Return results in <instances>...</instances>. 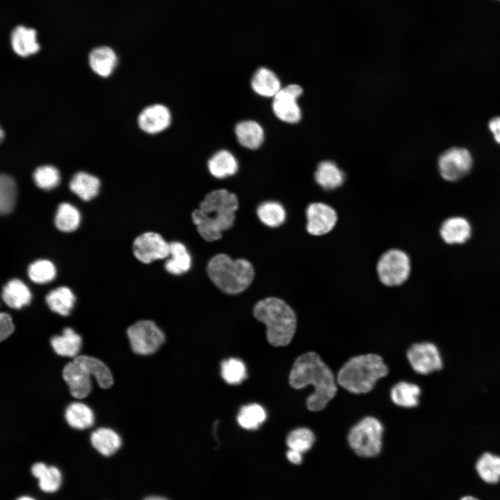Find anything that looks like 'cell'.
Returning <instances> with one entry per match:
<instances>
[{
	"instance_id": "obj_1",
	"label": "cell",
	"mask_w": 500,
	"mask_h": 500,
	"mask_svg": "<svg viewBox=\"0 0 500 500\" xmlns=\"http://www.w3.org/2000/svg\"><path fill=\"white\" fill-rule=\"evenodd\" d=\"M289 383L294 389L312 385L314 391L307 397L310 411H319L335 396L337 380L329 367L315 352L309 351L294 361L289 375Z\"/></svg>"
},
{
	"instance_id": "obj_2",
	"label": "cell",
	"mask_w": 500,
	"mask_h": 500,
	"mask_svg": "<svg viewBox=\"0 0 500 500\" xmlns=\"http://www.w3.org/2000/svg\"><path fill=\"white\" fill-rule=\"evenodd\" d=\"M238 206L235 194L226 189L214 190L206 195L199 208L192 212V219L206 241H216L222 237L223 231L233 226Z\"/></svg>"
},
{
	"instance_id": "obj_3",
	"label": "cell",
	"mask_w": 500,
	"mask_h": 500,
	"mask_svg": "<svg viewBox=\"0 0 500 500\" xmlns=\"http://www.w3.org/2000/svg\"><path fill=\"white\" fill-rule=\"evenodd\" d=\"M253 315L265 324L270 344L284 347L290 343L297 328V316L286 302L277 297H267L255 304Z\"/></svg>"
},
{
	"instance_id": "obj_4",
	"label": "cell",
	"mask_w": 500,
	"mask_h": 500,
	"mask_svg": "<svg viewBox=\"0 0 500 500\" xmlns=\"http://www.w3.org/2000/svg\"><path fill=\"white\" fill-rule=\"evenodd\" d=\"M388 367L383 358L369 353L353 356L340 369L337 383L353 394H365L374 388L376 381L385 377Z\"/></svg>"
},
{
	"instance_id": "obj_5",
	"label": "cell",
	"mask_w": 500,
	"mask_h": 500,
	"mask_svg": "<svg viewBox=\"0 0 500 500\" xmlns=\"http://www.w3.org/2000/svg\"><path fill=\"white\" fill-rule=\"evenodd\" d=\"M207 274L223 292L238 294L247 289L253 281V265L244 258L235 260L225 253L214 256L208 262Z\"/></svg>"
},
{
	"instance_id": "obj_6",
	"label": "cell",
	"mask_w": 500,
	"mask_h": 500,
	"mask_svg": "<svg viewBox=\"0 0 500 500\" xmlns=\"http://www.w3.org/2000/svg\"><path fill=\"white\" fill-rule=\"evenodd\" d=\"M383 426L374 417H365L350 429L347 440L360 456L370 458L379 454L382 447Z\"/></svg>"
},
{
	"instance_id": "obj_7",
	"label": "cell",
	"mask_w": 500,
	"mask_h": 500,
	"mask_svg": "<svg viewBox=\"0 0 500 500\" xmlns=\"http://www.w3.org/2000/svg\"><path fill=\"white\" fill-rule=\"evenodd\" d=\"M377 273L381 282L386 286H398L408 278L410 260L408 256L399 249H390L379 258Z\"/></svg>"
},
{
	"instance_id": "obj_8",
	"label": "cell",
	"mask_w": 500,
	"mask_h": 500,
	"mask_svg": "<svg viewBox=\"0 0 500 500\" xmlns=\"http://www.w3.org/2000/svg\"><path fill=\"white\" fill-rule=\"evenodd\" d=\"M127 335L132 350L140 355L154 353L165 340L164 333L151 320H140L131 325Z\"/></svg>"
},
{
	"instance_id": "obj_9",
	"label": "cell",
	"mask_w": 500,
	"mask_h": 500,
	"mask_svg": "<svg viewBox=\"0 0 500 500\" xmlns=\"http://www.w3.org/2000/svg\"><path fill=\"white\" fill-rule=\"evenodd\" d=\"M469 151L461 147H452L439 158L438 169L441 176L447 181H456L465 176L472 167Z\"/></svg>"
},
{
	"instance_id": "obj_10",
	"label": "cell",
	"mask_w": 500,
	"mask_h": 500,
	"mask_svg": "<svg viewBox=\"0 0 500 500\" xmlns=\"http://www.w3.org/2000/svg\"><path fill=\"white\" fill-rule=\"evenodd\" d=\"M407 358L412 369L426 375L442 368V359L433 343L423 342L412 344L407 351Z\"/></svg>"
},
{
	"instance_id": "obj_11",
	"label": "cell",
	"mask_w": 500,
	"mask_h": 500,
	"mask_svg": "<svg viewBox=\"0 0 500 500\" xmlns=\"http://www.w3.org/2000/svg\"><path fill=\"white\" fill-rule=\"evenodd\" d=\"M302 92V88L297 84L281 88L273 97L272 109L276 117L286 123L298 122L301 119V113L297 99Z\"/></svg>"
},
{
	"instance_id": "obj_12",
	"label": "cell",
	"mask_w": 500,
	"mask_h": 500,
	"mask_svg": "<svg viewBox=\"0 0 500 500\" xmlns=\"http://www.w3.org/2000/svg\"><path fill=\"white\" fill-rule=\"evenodd\" d=\"M133 251L139 261L149 264L169 256V243L158 233L146 232L135 239Z\"/></svg>"
},
{
	"instance_id": "obj_13",
	"label": "cell",
	"mask_w": 500,
	"mask_h": 500,
	"mask_svg": "<svg viewBox=\"0 0 500 500\" xmlns=\"http://www.w3.org/2000/svg\"><path fill=\"white\" fill-rule=\"evenodd\" d=\"M307 231L312 235H322L329 233L335 226L338 215L330 206L315 202L309 204L306 211Z\"/></svg>"
},
{
	"instance_id": "obj_14",
	"label": "cell",
	"mask_w": 500,
	"mask_h": 500,
	"mask_svg": "<svg viewBox=\"0 0 500 500\" xmlns=\"http://www.w3.org/2000/svg\"><path fill=\"white\" fill-rule=\"evenodd\" d=\"M172 122L169 110L164 105L153 104L145 108L139 115L138 124L144 132L155 134L169 127Z\"/></svg>"
},
{
	"instance_id": "obj_15",
	"label": "cell",
	"mask_w": 500,
	"mask_h": 500,
	"mask_svg": "<svg viewBox=\"0 0 500 500\" xmlns=\"http://www.w3.org/2000/svg\"><path fill=\"white\" fill-rule=\"evenodd\" d=\"M62 377L69 386L71 395L74 398L83 399L90 392V375L74 360L65 366Z\"/></svg>"
},
{
	"instance_id": "obj_16",
	"label": "cell",
	"mask_w": 500,
	"mask_h": 500,
	"mask_svg": "<svg viewBox=\"0 0 500 500\" xmlns=\"http://www.w3.org/2000/svg\"><path fill=\"white\" fill-rule=\"evenodd\" d=\"M472 228L469 222L463 217H451L444 220L440 228L442 240L449 244L465 243L472 236Z\"/></svg>"
},
{
	"instance_id": "obj_17",
	"label": "cell",
	"mask_w": 500,
	"mask_h": 500,
	"mask_svg": "<svg viewBox=\"0 0 500 500\" xmlns=\"http://www.w3.org/2000/svg\"><path fill=\"white\" fill-rule=\"evenodd\" d=\"M36 31L20 25L15 27L11 33V46L13 51L22 57L35 54L40 50L37 42Z\"/></svg>"
},
{
	"instance_id": "obj_18",
	"label": "cell",
	"mask_w": 500,
	"mask_h": 500,
	"mask_svg": "<svg viewBox=\"0 0 500 500\" xmlns=\"http://www.w3.org/2000/svg\"><path fill=\"white\" fill-rule=\"evenodd\" d=\"M235 133L238 142L249 149H256L264 140V131L261 125L253 120H244L238 123Z\"/></svg>"
},
{
	"instance_id": "obj_19",
	"label": "cell",
	"mask_w": 500,
	"mask_h": 500,
	"mask_svg": "<svg viewBox=\"0 0 500 500\" xmlns=\"http://www.w3.org/2000/svg\"><path fill=\"white\" fill-rule=\"evenodd\" d=\"M251 85L256 94L264 97H274L281 89L276 74L265 67L257 69L252 76Z\"/></svg>"
},
{
	"instance_id": "obj_20",
	"label": "cell",
	"mask_w": 500,
	"mask_h": 500,
	"mask_svg": "<svg viewBox=\"0 0 500 500\" xmlns=\"http://www.w3.org/2000/svg\"><path fill=\"white\" fill-rule=\"evenodd\" d=\"M1 297L10 308L20 309L29 304L32 295L29 288L24 282L14 278L3 286Z\"/></svg>"
},
{
	"instance_id": "obj_21",
	"label": "cell",
	"mask_w": 500,
	"mask_h": 500,
	"mask_svg": "<svg viewBox=\"0 0 500 500\" xmlns=\"http://www.w3.org/2000/svg\"><path fill=\"white\" fill-rule=\"evenodd\" d=\"M170 258L165 262V269L172 275H181L191 267L192 258L186 248L181 242L173 241L169 243Z\"/></svg>"
},
{
	"instance_id": "obj_22",
	"label": "cell",
	"mask_w": 500,
	"mask_h": 500,
	"mask_svg": "<svg viewBox=\"0 0 500 500\" xmlns=\"http://www.w3.org/2000/svg\"><path fill=\"white\" fill-rule=\"evenodd\" d=\"M474 467L478 476L484 483L495 485L500 482V456L484 452L477 459Z\"/></svg>"
},
{
	"instance_id": "obj_23",
	"label": "cell",
	"mask_w": 500,
	"mask_h": 500,
	"mask_svg": "<svg viewBox=\"0 0 500 500\" xmlns=\"http://www.w3.org/2000/svg\"><path fill=\"white\" fill-rule=\"evenodd\" d=\"M208 168L215 178H224L233 176L238 169V162L233 153L220 150L214 153L208 161Z\"/></svg>"
},
{
	"instance_id": "obj_24",
	"label": "cell",
	"mask_w": 500,
	"mask_h": 500,
	"mask_svg": "<svg viewBox=\"0 0 500 500\" xmlns=\"http://www.w3.org/2000/svg\"><path fill=\"white\" fill-rule=\"evenodd\" d=\"M73 360L93 376L101 388L106 389L112 385L111 372L101 360L89 356H77Z\"/></svg>"
},
{
	"instance_id": "obj_25",
	"label": "cell",
	"mask_w": 500,
	"mask_h": 500,
	"mask_svg": "<svg viewBox=\"0 0 500 500\" xmlns=\"http://www.w3.org/2000/svg\"><path fill=\"white\" fill-rule=\"evenodd\" d=\"M117 60L115 51L106 46L94 49L89 55L90 67L96 74L103 77L110 75L116 66Z\"/></svg>"
},
{
	"instance_id": "obj_26",
	"label": "cell",
	"mask_w": 500,
	"mask_h": 500,
	"mask_svg": "<svg viewBox=\"0 0 500 500\" xmlns=\"http://www.w3.org/2000/svg\"><path fill=\"white\" fill-rule=\"evenodd\" d=\"M54 351L62 356L76 357L82 345V338L71 328H65L61 335L51 338Z\"/></svg>"
},
{
	"instance_id": "obj_27",
	"label": "cell",
	"mask_w": 500,
	"mask_h": 500,
	"mask_svg": "<svg viewBox=\"0 0 500 500\" xmlns=\"http://www.w3.org/2000/svg\"><path fill=\"white\" fill-rule=\"evenodd\" d=\"M93 447L101 454L109 456L115 453L122 445L119 435L109 428H99L90 435Z\"/></svg>"
},
{
	"instance_id": "obj_28",
	"label": "cell",
	"mask_w": 500,
	"mask_h": 500,
	"mask_svg": "<svg viewBox=\"0 0 500 500\" xmlns=\"http://www.w3.org/2000/svg\"><path fill=\"white\" fill-rule=\"evenodd\" d=\"M100 181L97 177L84 172L76 173L69 182V189L83 201H90L99 193Z\"/></svg>"
},
{
	"instance_id": "obj_29",
	"label": "cell",
	"mask_w": 500,
	"mask_h": 500,
	"mask_svg": "<svg viewBox=\"0 0 500 500\" xmlns=\"http://www.w3.org/2000/svg\"><path fill=\"white\" fill-rule=\"evenodd\" d=\"M420 394L421 389L417 385L406 381L396 383L390 390L392 402L398 406L408 408L418 406Z\"/></svg>"
},
{
	"instance_id": "obj_30",
	"label": "cell",
	"mask_w": 500,
	"mask_h": 500,
	"mask_svg": "<svg viewBox=\"0 0 500 500\" xmlns=\"http://www.w3.org/2000/svg\"><path fill=\"white\" fill-rule=\"evenodd\" d=\"M65 417L71 427L80 430L91 427L94 422L92 409L81 402L69 404L65 410Z\"/></svg>"
},
{
	"instance_id": "obj_31",
	"label": "cell",
	"mask_w": 500,
	"mask_h": 500,
	"mask_svg": "<svg viewBox=\"0 0 500 500\" xmlns=\"http://www.w3.org/2000/svg\"><path fill=\"white\" fill-rule=\"evenodd\" d=\"M31 472L39 480V486L42 491L54 492L60 488L62 476L57 467L37 462L32 466Z\"/></svg>"
},
{
	"instance_id": "obj_32",
	"label": "cell",
	"mask_w": 500,
	"mask_h": 500,
	"mask_svg": "<svg viewBox=\"0 0 500 500\" xmlns=\"http://www.w3.org/2000/svg\"><path fill=\"white\" fill-rule=\"evenodd\" d=\"M45 299L49 308L62 316L70 314L76 300L72 290L67 287H59L50 291Z\"/></svg>"
},
{
	"instance_id": "obj_33",
	"label": "cell",
	"mask_w": 500,
	"mask_h": 500,
	"mask_svg": "<svg viewBox=\"0 0 500 500\" xmlns=\"http://www.w3.org/2000/svg\"><path fill=\"white\" fill-rule=\"evenodd\" d=\"M315 178L324 189L332 190L343 183L344 175L333 162L326 160L318 165Z\"/></svg>"
},
{
	"instance_id": "obj_34",
	"label": "cell",
	"mask_w": 500,
	"mask_h": 500,
	"mask_svg": "<svg viewBox=\"0 0 500 500\" xmlns=\"http://www.w3.org/2000/svg\"><path fill=\"white\" fill-rule=\"evenodd\" d=\"M259 219L265 225L276 228L282 225L286 218L283 206L277 201H268L260 204L256 210Z\"/></svg>"
},
{
	"instance_id": "obj_35",
	"label": "cell",
	"mask_w": 500,
	"mask_h": 500,
	"mask_svg": "<svg viewBox=\"0 0 500 500\" xmlns=\"http://www.w3.org/2000/svg\"><path fill=\"white\" fill-rule=\"evenodd\" d=\"M267 414L263 407L257 403L243 406L238 412L237 421L243 428L255 430L266 419Z\"/></svg>"
},
{
	"instance_id": "obj_36",
	"label": "cell",
	"mask_w": 500,
	"mask_h": 500,
	"mask_svg": "<svg viewBox=\"0 0 500 500\" xmlns=\"http://www.w3.org/2000/svg\"><path fill=\"white\" fill-rule=\"evenodd\" d=\"M81 222L78 210L68 203L59 205L56 217L55 225L62 232H72L78 228Z\"/></svg>"
},
{
	"instance_id": "obj_37",
	"label": "cell",
	"mask_w": 500,
	"mask_h": 500,
	"mask_svg": "<svg viewBox=\"0 0 500 500\" xmlns=\"http://www.w3.org/2000/svg\"><path fill=\"white\" fill-rule=\"evenodd\" d=\"M16 184L13 178L6 174L0 177V212L1 215L10 213L15 205Z\"/></svg>"
},
{
	"instance_id": "obj_38",
	"label": "cell",
	"mask_w": 500,
	"mask_h": 500,
	"mask_svg": "<svg viewBox=\"0 0 500 500\" xmlns=\"http://www.w3.org/2000/svg\"><path fill=\"white\" fill-rule=\"evenodd\" d=\"M221 375L228 384H240L247 378V369L241 360L230 358L222 362Z\"/></svg>"
},
{
	"instance_id": "obj_39",
	"label": "cell",
	"mask_w": 500,
	"mask_h": 500,
	"mask_svg": "<svg viewBox=\"0 0 500 500\" xmlns=\"http://www.w3.org/2000/svg\"><path fill=\"white\" fill-rule=\"evenodd\" d=\"M315 440V436L310 428L299 427L288 433L286 438V444L289 449L303 453L311 449Z\"/></svg>"
},
{
	"instance_id": "obj_40",
	"label": "cell",
	"mask_w": 500,
	"mask_h": 500,
	"mask_svg": "<svg viewBox=\"0 0 500 500\" xmlns=\"http://www.w3.org/2000/svg\"><path fill=\"white\" fill-rule=\"evenodd\" d=\"M30 279L36 283H47L55 278L56 269L54 265L48 260H38L28 268Z\"/></svg>"
},
{
	"instance_id": "obj_41",
	"label": "cell",
	"mask_w": 500,
	"mask_h": 500,
	"mask_svg": "<svg viewBox=\"0 0 500 500\" xmlns=\"http://www.w3.org/2000/svg\"><path fill=\"white\" fill-rule=\"evenodd\" d=\"M33 177L35 185L38 188L47 190L56 188L60 181L58 170L51 165H44L38 167L33 172Z\"/></svg>"
},
{
	"instance_id": "obj_42",
	"label": "cell",
	"mask_w": 500,
	"mask_h": 500,
	"mask_svg": "<svg viewBox=\"0 0 500 500\" xmlns=\"http://www.w3.org/2000/svg\"><path fill=\"white\" fill-rule=\"evenodd\" d=\"M15 326L10 315L6 312L0 315V340L6 339L14 331Z\"/></svg>"
},
{
	"instance_id": "obj_43",
	"label": "cell",
	"mask_w": 500,
	"mask_h": 500,
	"mask_svg": "<svg viewBox=\"0 0 500 500\" xmlns=\"http://www.w3.org/2000/svg\"><path fill=\"white\" fill-rule=\"evenodd\" d=\"M490 131L494 135L495 141L500 144V117H494L489 122Z\"/></svg>"
},
{
	"instance_id": "obj_44",
	"label": "cell",
	"mask_w": 500,
	"mask_h": 500,
	"mask_svg": "<svg viewBox=\"0 0 500 500\" xmlns=\"http://www.w3.org/2000/svg\"><path fill=\"white\" fill-rule=\"evenodd\" d=\"M286 457L290 462L294 465H299L303 460V453L292 449L288 450Z\"/></svg>"
},
{
	"instance_id": "obj_45",
	"label": "cell",
	"mask_w": 500,
	"mask_h": 500,
	"mask_svg": "<svg viewBox=\"0 0 500 500\" xmlns=\"http://www.w3.org/2000/svg\"><path fill=\"white\" fill-rule=\"evenodd\" d=\"M459 500H481L478 497L472 494H466L461 497Z\"/></svg>"
},
{
	"instance_id": "obj_46",
	"label": "cell",
	"mask_w": 500,
	"mask_h": 500,
	"mask_svg": "<svg viewBox=\"0 0 500 500\" xmlns=\"http://www.w3.org/2000/svg\"><path fill=\"white\" fill-rule=\"evenodd\" d=\"M144 500H169L167 498L162 497H158V496H151L146 497Z\"/></svg>"
},
{
	"instance_id": "obj_47",
	"label": "cell",
	"mask_w": 500,
	"mask_h": 500,
	"mask_svg": "<svg viewBox=\"0 0 500 500\" xmlns=\"http://www.w3.org/2000/svg\"><path fill=\"white\" fill-rule=\"evenodd\" d=\"M16 500H35L33 498L28 497V496H22L17 499Z\"/></svg>"
},
{
	"instance_id": "obj_48",
	"label": "cell",
	"mask_w": 500,
	"mask_h": 500,
	"mask_svg": "<svg viewBox=\"0 0 500 500\" xmlns=\"http://www.w3.org/2000/svg\"><path fill=\"white\" fill-rule=\"evenodd\" d=\"M499 1H500V0H499Z\"/></svg>"
}]
</instances>
